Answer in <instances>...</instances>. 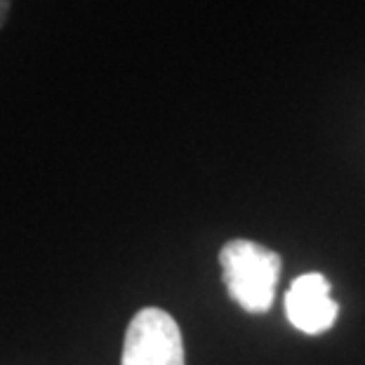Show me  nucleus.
<instances>
[{
    "label": "nucleus",
    "mask_w": 365,
    "mask_h": 365,
    "mask_svg": "<svg viewBox=\"0 0 365 365\" xmlns=\"http://www.w3.org/2000/svg\"><path fill=\"white\" fill-rule=\"evenodd\" d=\"M120 365H184L180 325L163 309L146 307L128 325Z\"/></svg>",
    "instance_id": "obj_2"
},
{
    "label": "nucleus",
    "mask_w": 365,
    "mask_h": 365,
    "mask_svg": "<svg viewBox=\"0 0 365 365\" xmlns=\"http://www.w3.org/2000/svg\"><path fill=\"white\" fill-rule=\"evenodd\" d=\"M222 278L229 297L250 314H264L274 304L281 278V255L255 240H229L220 252Z\"/></svg>",
    "instance_id": "obj_1"
},
{
    "label": "nucleus",
    "mask_w": 365,
    "mask_h": 365,
    "mask_svg": "<svg viewBox=\"0 0 365 365\" xmlns=\"http://www.w3.org/2000/svg\"><path fill=\"white\" fill-rule=\"evenodd\" d=\"M10 5H12V0H0V29H3L5 21H7V14H10Z\"/></svg>",
    "instance_id": "obj_4"
},
{
    "label": "nucleus",
    "mask_w": 365,
    "mask_h": 365,
    "mask_svg": "<svg viewBox=\"0 0 365 365\" xmlns=\"http://www.w3.org/2000/svg\"><path fill=\"white\" fill-rule=\"evenodd\" d=\"M339 307L330 297V281L323 274L297 276L285 292V316L307 335H321L337 321Z\"/></svg>",
    "instance_id": "obj_3"
}]
</instances>
